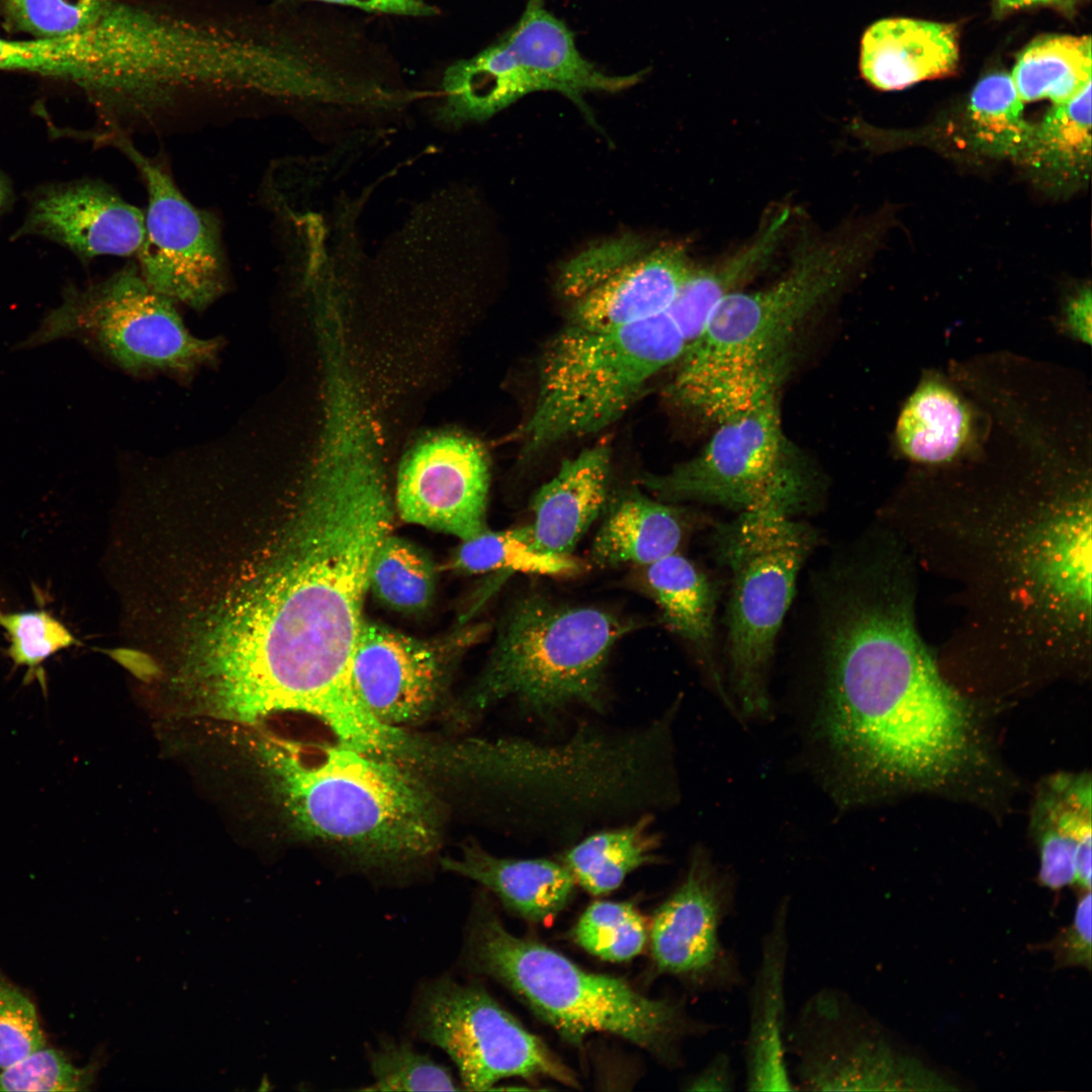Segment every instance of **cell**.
Wrapping results in <instances>:
<instances>
[{
    "label": "cell",
    "instance_id": "obj_1",
    "mask_svg": "<svg viewBox=\"0 0 1092 1092\" xmlns=\"http://www.w3.org/2000/svg\"><path fill=\"white\" fill-rule=\"evenodd\" d=\"M390 522L379 466L359 448L325 451L283 521L236 520L194 599L193 707L247 725L304 713L341 740L364 735L373 718L352 689L350 664Z\"/></svg>",
    "mask_w": 1092,
    "mask_h": 1092
},
{
    "label": "cell",
    "instance_id": "obj_2",
    "mask_svg": "<svg viewBox=\"0 0 1092 1092\" xmlns=\"http://www.w3.org/2000/svg\"><path fill=\"white\" fill-rule=\"evenodd\" d=\"M912 571L881 541L824 580L820 730L840 776L857 782L938 780L966 749L965 706L917 627Z\"/></svg>",
    "mask_w": 1092,
    "mask_h": 1092
},
{
    "label": "cell",
    "instance_id": "obj_3",
    "mask_svg": "<svg viewBox=\"0 0 1092 1092\" xmlns=\"http://www.w3.org/2000/svg\"><path fill=\"white\" fill-rule=\"evenodd\" d=\"M898 536L962 587L971 647L1082 662L1091 647V508L1082 491L899 518ZM971 640V639H970Z\"/></svg>",
    "mask_w": 1092,
    "mask_h": 1092
},
{
    "label": "cell",
    "instance_id": "obj_4",
    "mask_svg": "<svg viewBox=\"0 0 1092 1092\" xmlns=\"http://www.w3.org/2000/svg\"><path fill=\"white\" fill-rule=\"evenodd\" d=\"M869 236L840 231L801 251L776 283L724 296L678 359L667 397L719 423L777 391L793 337L863 259Z\"/></svg>",
    "mask_w": 1092,
    "mask_h": 1092
},
{
    "label": "cell",
    "instance_id": "obj_5",
    "mask_svg": "<svg viewBox=\"0 0 1092 1092\" xmlns=\"http://www.w3.org/2000/svg\"><path fill=\"white\" fill-rule=\"evenodd\" d=\"M256 752L291 825L371 861L422 857L437 844L436 803L410 768L338 741L266 735Z\"/></svg>",
    "mask_w": 1092,
    "mask_h": 1092
},
{
    "label": "cell",
    "instance_id": "obj_6",
    "mask_svg": "<svg viewBox=\"0 0 1092 1092\" xmlns=\"http://www.w3.org/2000/svg\"><path fill=\"white\" fill-rule=\"evenodd\" d=\"M463 963L524 999L573 1043L606 1032L671 1058L686 1035L716 1026L690 1019L681 1004L645 997L626 982L587 972L539 942L511 933L484 904L467 924Z\"/></svg>",
    "mask_w": 1092,
    "mask_h": 1092
},
{
    "label": "cell",
    "instance_id": "obj_7",
    "mask_svg": "<svg viewBox=\"0 0 1092 1092\" xmlns=\"http://www.w3.org/2000/svg\"><path fill=\"white\" fill-rule=\"evenodd\" d=\"M686 348L666 312L607 329L567 324L541 356L534 406L519 434L521 457L612 425Z\"/></svg>",
    "mask_w": 1092,
    "mask_h": 1092
},
{
    "label": "cell",
    "instance_id": "obj_8",
    "mask_svg": "<svg viewBox=\"0 0 1092 1092\" xmlns=\"http://www.w3.org/2000/svg\"><path fill=\"white\" fill-rule=\"evenodd\" d=\"M631 629L598 608L562 605L539 594L520 598L461 712L476 715L507 699L546 719L575 704L601 710L610 654Z\"/></svg>",
    "mask_w": 1092,
    "mask_h": 1092
},
{
    "label": "cell",
    "instance_id": "obj_9",
    "mask_svg": "<svg viewBox=\"0 0 1092 1092\" xmlns=\"http://www.w3.org/2000/svg\"><path fill=\"white\" fill-rule=\"evenodd\" d=\"M816 533L775 508L742 512L712 537L715 558L731 574L727 610L730 676L746 715L769 706L768 670L799 571Z\"/></svg>",
    "mask_w": 1092,
    "mask_h": 1092
},
{
    "label": "cell",
    "instance_id": "obj_10",
    "mask_svg": "<svg viewBox=\"0 0 1092 1092\" xmlns=\"http://www.w3.org/2000/svg\"><path fill=\"white\" fill-rule=\"evenodd\" d=\"M642 75L605 74L582 57L572 31L542 0H529L519 21L499 39L446 69L445 113L455 120H480L529 93L556 91L590 116L584 94L622 91Z\"/></svg>",
    "mask_w": 1092,
    "mask_h": 1092
},
{
    "label": "cell",
    "instance_id": "obj_11",
    "mask_svg": "<svg viewBox=\"0 0 1092 1092\" xmlns=\"http://www.w3.org/2000/svg\"><path fill=\"white\" fill-rule=\"evenodd\" d=\"M642 483L665 500H697L793 516L809 502V482L783 435L777 391L718 423L703 451Z\"/></svg>",
    "mask_w": 1092,
    "mask_h": 1092
},
{
    "label": "cell",
    "instance_id": "obj_12",
    "mask_svg": "<svg viewBox=\"0 0 1092 1092\" xmlns=\"http://www.w3.org/2000/svg\"><path fill=\"white\" fill-rule=\"evenodd\" d=\"M40 332V341L77 335L130 372H191L219 349L216 339L193 336L174 302L152 288L134 264L68 291Z\"/></svg>",
    "mask_w": 1092,
    "mask_h": 1092
},
{
    "label": "cell",
    "instance_id": "obj_13",
    "mask_svg": "<svg viewBox=\"0 0 1092 1092\" xmlns=\"http://www.w3.org/2000/svg\"><path fill=\"white\" fill-rule=\"evenodd\" d=\"M413 1033L445 1052L461 1084L483 1091L510 1077H546L577 1087L573 1073L481 986L447 975L422 984L410 1014Z\"/></svg>",
    "mask_w": 1092,
    "mask_h": 1092
},
{
    "label": "cell",
    "instance_id": "obj_14",
    "mask_svg": "<svg viewBox=\"0 0 1092 1092\" xmlns=\"http://www.w3.org/2000/svg\"><path fill=\"white\" fill-rule=\"evenodd\" d=\"M141 172L148 191L145 235L136 253L146 282L173 302L202 309L228 286L216 217L194 206L161 164L119 133L111 138Z\"/></svg>",
    "mask_w": 1092,
    "mask_h": 1092
},
{
    "label": "cell",
    "instance_id": "obj_15",
    "mask_svg": "<svg viewBox=\"0 0 1092 1092\" xmlns=\"http://www.w3.org/2000/svg\"><path fill=\"white\" fill-rule=\"evenodd\" d=\"M693 268L680 244L650 245L625 236L569 260L557 286L572 301L568 324L615 328L666 312Z\"/></svg>",
    "mask_w": 1092,
    "mask_h": 1092
},
{
    "label": "cell",
    "instance_id": "obj_16",
    "mask_svg": "<svg viewBox=\"0 0 1092 1092\" xmlns=\"http://www.w3.org/2000/svg\"><path fill=\"white\" fill-rule=\"evenodd\" d=\"M735 905V884L703 849L657 909L650 932L657 969L705 991H732L744 978L720 931Z\"/></svg>",
    "mask_w": 1092,
    "mask_h": 1092
},
{
    "label": "cell",
    "instance_id": "obj_17",
    "mask_svg": "<svg viewBox=\"0 0 1092 1092\" xmlns=\"http://www.w3.org/2000/svg\"><path fill=\"white\" fill-rule=\"evenodd\" d=\"M489 462L483 446L457 432L421 439L404 454L396 481L400 517L461 541L486 529Z\"/></svg>",
    "mask_w": 1092,
    "mask_h": 1092
},
{
    "label": "cell",
    "instance_id": "obj_18",
    "mask_svg": "<svg viewBox=\"0 0 1092 1092\" xmlns=\"http://www.w3.org/2000/svg\"><path fill=\"white\" fill-rule=\"evenodd\" d=\"M863 1026L849 999L822 989L804 1005L787 1051L797 1059L798 1089L810 1091L893 1090L905 1080L883 1039Z\"/></svg>",
    "mask_w": 1092,
    "mask_h": 1092
},
{
    "label": "cell",
    "instance_id": "obj_19",
    "mask_svg": "<svg viewBox=\"0 0 1092 1092\" xmlns=\"http://www.w3.org/2000/svg\"><path fill=\"white\" fill-rule=\"evenodd\" d=\"M350 679L358 699L380 723L402 729L435 710L445 668L427 644L364 621L352 653Z\"/></svg>",
    "mask_w": 1092,
    "mask_h": 1092
},
{
    "label": "cell",
    "instance_id": "obj_20",
    "mask_svg": "<svg viewBox=\"0 0 1092 1092\" xmlns=\"http://www.w3.org/2000/svg\"><path fill=\"white\" fill-rule=\"evenodd\" d=\"M56 242L82 260L136 254L145 235V213L96 180L59 183L33 195L18 236Z\"/></svg>",
    "mask_w": 1092,
    "mask_h": 1092
},
{
    "label": "cell",
    "instance_id": "obj_21",
    "mask_svg": "<svg viewBox=\"0 0 1092 1092\" xmlns=\"http://www.w3.org/2000/svg\"><path fill=\"white\" fill-rule=\"evenodd\" d=\"M788 916L789 905L784 900L763 937L751 987L745 1067L746 1086L752 1091L796 1090L786 1058Z\"/></svg>",
    "mask_w": 1092,
    "mask_h": 1092
},
{
    "label": "cell",
    "instance_id": "obj_22",
    "mask_svg": "<svg viewBox=\"0 0 1092 1092\" xmlns=\"http://www.w3.org/2000/svg\"><path fill=\"white\" fill-rule=\"evenodd\" d=\"M612 451L599 443L565 459L532 500L533 541L545 553L570 555L589 526L606 510Z\"/></svg>",
    "mask_w": 1092,
    "mask_h": 1092
},
{
    "label": "cell",
    "instance_id": "obj_23",
    "mask_svg": "<svg viewBox=\"0 0 1092 1092\" xmlns=\"http://www.w3.org/2000/svg\"><path fill=\"white\" fill-rule=\"evenodd\" d=\"M959 60L956 26L910 18L872 24L860 44L859 70L880 90H901L952 73Z\"/></svg>",
    "mask_w": 1092,
    "mask_h": 1092
},
{
    "label": "cell",
    "instance_id": "obj_24",
    "mask_svg": "<svg viewBox=\"0 0 1092 1092\" xmlns=\"http://www.w3.org/2000/svg\"><path fill=\"white\" fill-rule=\"evenodd\" d=\"M1038 882L1054 891L1075 885L1091 891V782L1059 775L1044 786L1035 808Z\"/></svg>",
    "mask_w": 1092,
    "mask_h": 1092
},
{
    "label": "cell",
    "instance_id": "obj_25",
    "mask_svg": "<svg viewBox=\"0 0 1092 1092\" xmlns=\"http://www.w3.org/2000/svg\"><path fill=\"white\" fill-rule=\"evenodd\" d=\"M441 866L480 884L506 906L532 921H543L557 914L570 899L575 885L563 863L546 858L500 857L477 844L463 847L459 856L443 858Z\"/></svg>",
    "mask_w": 1092,
    "mask_h": 1092
},
{
    "label": "cell",
    "instance_id": "obj_26",
    "mask_svg": "<svg viewBox=\"0 0 1092 1092\" xmlns=\"http://www.w3.org/2000/svg\"><path fill=\"white\" fill-rule=\"evenodd\" d=\"M644 575L665 625L694 646L715 690L732 708L714 659L716 595L713 584L691 560L677 552L645 565Z\"/></svg>",
    "mask_w": 1092,
    "mask_h": 1092
},
{
    "label": "cell",
    "instance_id": "obj_27",
    "mask_svg": "<svg viewBox=\"0 0 1092 1092\" xmlns=\"http://www.w3.org/2000/svg\"><path fill=\"white\" fill-rule=\"evenodd\" d=\"M1044 188L1068 193L1083 186L1091 170V82L1066 102L1054 104L1034 125L1018 161Z\"/></svg>",
    "mask_w": 1092,
    "mask_h": 1092
},
{
    "label": "cell",
    "instance_id": "obj_28",
    "mask_svg": "<svg viewBox=\"0 0 1092 1092\" xmlns=\"http://www.w3.org/2000/svg\"><path fill=\"white\" fill-rule=\"evenodd\" d=\"M677 511L638 491L611 505L592 545L600 566L651 564L676 552L684 537Z\"/></svg>",
    "mask_w": 1092,
    "mask_h": 1092
},
{
    "label": "cell",
    "instance_id": "obj_29",
    "mask_svg": "<svg viewBox=\"0 0 1092 1092\" xmlns=\"http://www.w3.org/2000/svg\"><path fill=\"white\" fill-rule=\"evenodd\" d=\"M789 210L783 209L761 225L752 242L733 256L706 268H693L666 310L687 347L702 333L719 301L753 275L770 257L783 238Z\"/></svg>",
    "mask_w": 1092,
    "mask_h": 1092
},
{
    "label": "cell",
    "instance_id": "obj_30",
    "mask_svg": "<svg viewBox=\"0 0 1092 1092\" xmlns=\"http://www.w3.org/2000/svg\"><path fill=\"white\" fill-rule=\"evenodd\" d=\"M646 813L632 823L594 832L563 855L575 883L593 895L617 889L636 869L654 862L658 838Z\"/></svg>",
    "mask_w": 1092,
    "mask_h": 1092
},
{
    "label": "cell",
    "instance_id": "obj_31",
    "mask_svg": "<svg viewBox=\"0 0 1092 1092\" xmlns=\"http://www.w3.org/2000/svg\"><path fill=\"white\" fill-rule=\"evenodd\" d=\"M1010 76L1023 102H1066L1091 82L1090 37L1036 38L1020 53Z\"/></svg>",
    "mask_w": 1092,
    "mask_h": 1092
},
{
    "label": "cell",
    "instance_id": "obj_32",
    "mask_svg": "<svg viewBox=\"0 0 1092 1092\" xmlns=\"http://www.w3.org/2000/svg\"><path fill=\"white\" fill-rule=\"evenodd\" d=\"M969 121L975 149L1016 162L1027 150L1034 130V124L1023 116V101L1006 73L990 74L977 83L971 95Z\"/></svg>",
    "mask_w": 1092,
    "mask_h": 1092
},
{
    "label": "cell",
    "instance_id": "obj_33",
    "mask_svg": "<svg viewBox=\"0 0 1092 1092\" xmlns=\"http://www.w3.org/2000/svg\"><path fill=\"white\" fill-rule=\"evenodd\" d=\"M968 431V416L959 398L939 384L919 388L902 411L897 436L912 459L939 462L961 447Z\"/></svg>",
    "mask_w": 1092,
    "mask_h": 1092
},
{
    "label": "cell",
    "instance_id": "obj_34",
    "mask_svg": "<svg viewBox=\"0 0 1092 1092\" xmlns=\"http://www.w3.org/2000/svg\"><path fill=\"white\" fill-rule=\"evenodd\" d=\"M98 67V46L91 28L60 37H0V71L62 79L92 93Z\"/></svg>",
    "mask_w": 1092,
    "mask_h": 1092
},
{
    "label": "cell",
    "instance_id": "obj_35",
    "mask_svg": "<svg viewBox=\"0 0 1092 1092\" xmlns=\"http://www.w3.org/2000/svg\"><path fill=\"white\" fill-rule=\"evenodd\" d=\"M453 565L467 573L505 570L553 576H573L584 569V564L571 555L538 550L531 525L498 532L485 530L462 541Z\"/></svg>",
    "mask_w": 1092,
    "mask_h": 1092
},
{
    "label": "cell",
    "instance_id": "obj_36",
    "mask_svg": "<svg viewBox=\"0 0 1092 1092\" xmlns=\"http://www.w3.org/2000/svg\"><path fill=\"white\" fill-rule=\"evenodd\" d=\"M368 582L378 600L400 612L426 608L435 589L429 559L413 544L389 534L374 553Z\"/></svg>",
    "mask_w": 1092,
    "mask_h": 1092
},
{
    "label": "cell",
    "instance_id": "obj_37",
    "mask_svg": "<svg viewBox=\"0 0 1092 1092\" xmlns=\"http://www.w3.org/2000/svg\"><path fill=\"white\" fill-rule=\"evenodd\" d=\"M574 938L594 956L624 962L642 951L647 936L644 920L631 904L598 901L577 921Z\"/></svg>",
    "mask_w": 1092,
    "mask_h": 1092
},
{
    "label": "cell",
    "instance_id": "obj_38",
    "mask_svg": "<svg viewBox=\"0 0 1092 1092\" xmlns=\"http://www.w3.org/2000/svg\"><path fill=\"white\" fill-rule=\"evenodd\" d=\"M373 1082L369 1091H455L451 1072L406 1041L382 1039L368 1056Z\"/></svg>",
    "mask_w": 1092,
    "mask_h": 1092
},
{
    "label": "cell",
    "instance_id": "obj_39",
    "mask_svg": "<svg viewBox=\"0 0 1092 1092\" xmlns=\"http://www.w3.org/2000/svg\"><path fill=\"white\" fill-rule=\"evenodd\" d=\"M114 0H0L8 28L31 37H60L93 25Z\"/></svg>",
    "mask_w": 1092,
    "mask_h": 1092
},
{
    "label": "cell",
    "instance_id": "obj_40",
    "mask_svg": "<svg viewBox=\"0 0 1092 1092\" xmlns=\"http://www.w3.org/2000/svg\"><path fill=\"white\" fill-rule=\"evenodd\" d=\"M0 627L9 639L8 656L16 666L28 667L26 680L37 675L43 681L39 665L56 652L78 643L60 621L44 611H0Z\"/></svg>",
    "mask_w": 1092,
    "mask_h": 1092
},
{
    "label": "cell",
    "instance_id": "obj_41",
    "mask_svg": "<svg viewBox=\"0 0 1092 1092\" xmlns=\"http://www.w3.org/2000/svg\"><path fill=\"white\" fill-rule=\"evenodd\" d=\"M92 1079L90 1068L75 1067L60 1051L43 1046L1 1069L0 1091H81Z\"/></svg>",
    "mask_w": 1092,
    "mask_h": 1092
},
{
    "label": "cell",
    "instance_id": "obj_42",
    "mask_svg": "<svg viewBox=\"0 0 1092 1092\" xmlns=\"http://www.w3.org/2000/svg\"><path fill=\"white\" fill-rule=\"evenodd\" d=\"M34 1004L0 970V1069L46 1046Z\"/></svg>",
    "mask_w": 1092,
    "mask_h": 1092
},
{
    "label": "cell",
    "instance_id": "obj_43",
    "mask_svg": "<svg viewBox=\"0 0 1092 1092\" xmlns=\"http://www.w3.org/2000/svg\"><path fill=\"white\" fill-rule=\"evenodd\" d=\"M1091 891H1081L1072 922L1034 949L1052 953L1054 969L1084 968L1091 971Z\"/></svg>",
    "mask_w": 1092,
    "mask_h": 1092
},
{
    "label": "cell",
    "instance_id": "obj_44",
    "mask_svg": "<svg viewBox=\"0 0 1092 1092\" xmlns=\"http://www.w3.org/2000/svg\"><path fill=\"white\" fill-rule=\"evenodd\" d=\"M692 1091H732L735 1076L731 1060L726 1054H718L710 1063L688 1083Z\"/></svg>",
    "mask_w": 1092,
    "mask_h": 1092
},
{
    "label": "cell",
    "instance_id": "obj_45",
    "mask_svg": "<svg viewBox=\"0 0 1092 1092\" xmlns=\"http://www.w3.org/2000/svg\"><path fill=\"white\" fill-rule=\"evenodd\" d=\"M335 4L348 5L363 10L402 15V16H430L437 11L435 7L420 0H314Z\"/></svg>",
    "mask_w": 1092,
    "mask_h": 1092
},
{
    "label": "cell",
    "instance_id": "obj_46",
    "mask_svg": "<svg viewBox=\"0 0 1092 1092\" xmlns=\"http://www.w3.org/2000/svg\"><path fill=\"white\" fill-rule=\"evenodd\" d=\"M1000 5L1005 8H1020L1030 5L1048 4L1061 2L1063 0H998Z\"/></svg>",
    "mask_w": 1092,
    "mask_h": 1092
},
{
    "label": "cell",
    "instance_id": "obj_47",
    "mask_svg": "<svg viewBox=\"0 0 1092 1092\" xmlns=\"http://www.w3.org/2000/svg\"><path fill=\"white\" fill-rule=\"evenodd\" d=\"M11 200V190L6 178L0 172V214L8 207Z\"/></svg>",
    "mask_w": 1092,
    "mask_h": 1092
}]
</instances>
